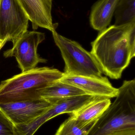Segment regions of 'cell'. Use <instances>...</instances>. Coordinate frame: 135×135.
<instances>
[{
	"mask_svg": "<svg viewBox=\"0 0 135 135\" xmlns=\"http://www.w3.org/2000/svg\"><path fill=\"white\" fill-rule=\"evenodd\" d=\"M91 45L102 72L112 79L120 78L135 56V21L101 31Z\"/></svg>",
	"mask_w": 135,
	"mask_h": 135,
	"instance_id": "6da1fadb",
	"label": "cell"
},
{
	"mask_svg": "<svg viewBox=\"0 0 135 135\" xmlns=\"http://www.w3.org/2000/svg\"><path fill=\"white\" fill-rule=\"evenodd\" d=\"M64 76L58 69L48 67L34 69L2 81L0 104L42 98L39 92L59 81Z\"/></svg>",
	"mask_w": 135,
	"mask_h": 135,
	"instance_id": "7a4b0ae2",
	"label": "cell"
},
{
	"mask_svg": "<svg viewBox=\"0 0 135 135\" xmlns=\"http://www.w3.org/2000/svg\"><path fill=\"white\" fill-rule=\"evenodd\" d=\"M115 100L86 135H108L135 128V80H125Z\"/></svg>",
	"mask_w": 135,
	"mask_h": 135,
	"instance_id": "3957f363",
	"label": "cell"
},
{
	"mask_svg": "<svg viewBox=\"0 0 135 135\" xmlns=\"http://www.w3.org/2000/svg\"><path fill=\"white\" fill-rule=\"evenodd\" d=\"M52 32L65 62L64 75L103 77L102 71L91 52L77 42L59 35L56 30Z\"/></svg>",
	"mask_w": 135,
	"mask_h": 135,
	"instance_id": "277c9868",
	"label": "cell"
},
{
	"mask_svg": "<svg viewBox=\"0 0 135 135\" xmlns=\"http://www.w3.org/2000/svg\"><path fill=\"white\" fill-rule=\"evenodd\" d=\"M29 19L17 0H0V40L13 45L28 31Z\"/></svg>",
	"mask_w": 135,
	"mask_h": 135,
	"instance_id": "5b68a950",
	"label": "cell"
},
{
	"mask_svg": "<svg viewBox=\"0 0 135 135\" xmlns=\"http://www.w3.org/2000/svg\"><path fill=\"white\" fill-rule=\"evenodd\" d=\"M45 38L44 33L27 31L11 49L4 51V57H15L21 72L34 69L39 63L46 62L47 60L40 57L37 53L38 46Z\"/></svg>",
	"mask_w": 135,
	"mask_h": 135,
	"instance_id": "8992f818",
	"label": "cell"
},
{
	"mask_svg": "<svg viewBox=\"0 0 135 135\" xmlns=\"http://www.w3.org/2000/svg\"><path fill=\"white\" fill-rule=\"evenodd\" d=\"M97 97L85 94L59 99L41 115L22 126V131L25 135H33L40 126L51 119L61 114L75 112Z\"/></svg>",
	"mask_w": 135,
	"mask_h": 135,
	"instance_id": "52a82bcc",
	"label": "cell"
},
{
	"mask_svg": "<svg viewBox=\"0 0 135 135\" xmlns=\"http://www.w3.org/2000/svg\"><path fill=\"white\" fill-rule=\"evenodd\" d=\"M52 105L41 98L0 104V110L16 126L30 123L44 113Z\"/></svg>",
	"mask_w": 135,
	"mask_h": 135,
	"instance_id": "ba28073f",
	"label": "cell"
},
{
	"mask_svg": "<svg viewBox=\"0 0 135 135\" xmlns=\"http://www.w3.org/2000/svg\"><path fill=\"white\" fill-rule=\"evenodd\" d=\"M60 81L82 90L87 94L95 97L111 98L116 97L119 90L112 85L106 77L66 75Z\"/></svg>",
	"mask_w": 135,
	"mask_h": 135,
	"instance_id": "9c48e42d",
	"label": "cell"
},
{
	"mask_svg": "<svg viewBox=\"0 0 135 135\" xmlns=\"http://www.w3.org/2000/svg\"><path fill=\"white\" fill-rule=\"evenodd\" d=\"M31 22L33 30L38 27L52 32L58 24L54 23L52 16V0H17Z\"/></svg>",
	"mask_w": 135,
	"mask_h": 135,
	"instance_id": "30bf717a",
	"label": "cell"
},
{
	"mask_svg": "<svg viewBox=\"0 0 135 135\" xmlns=\"http://www.w3.org/2000/svg\"><path fill=\"white\" fill-rule=\"evenodd\" d=\"M119 0H99L93 6L90 21L92 27L101 31L111 23Z\"/></svg>",
	"mask_w": 135,
	"mask_h": 135,
	"instance_id": "8fae6325",
	"label": "cell"
},
{
	"mask_svg": "<svg viewBox=\"0 0 135 135\" xmlns=\"http://www.w3.org/2000/svg\"><path fill=\"white\" fill-rule=\"evenodd\" d=\"M110 98L97 97L75 112L69 114L82 126L98 119L111 105Z\"/></svg>",
	"mask_w": 135,
	"mask_h": 135,
	"instance_id": "7c38bea8",
	"label": "cell"
},
{
	"mask_svg": "<svg viewBox=\"0 0 135 135\" xmlns=\"http://www.w3.org/2000/svg\"><path fill=\"white\" fill-rule=\"evenodd\" d=\"M39 94L42 98L52 104L61 98L87 94L79 88L59 80L41 90Z\"/></svg>",
	"mask_w": 135,
	"mask_h": 135,
	"instance_id": "4fadbf2b",
	"label": "cell"
},
{
	"mask_svg": "<svg viewBox=\"0 0 135 135\" xmlns=\"http://www.w3.org/2000/svg\"><path fill=\"white\" fill-rule=\"evenodd\" d=\"M114 13L116 26L135 21V0H119Z\"/></svg>",
	"mask_w": 135,
	"mask_h": 135,
	"instance_id": "5bb4252c",
	"label": "cell"
},
{
	"mask_svg": "<svg viewBox=\"0 0 135 135\" xmlns=\"http://www.w3.org/2000/svg\"><path fill=\"white\" fill-rule=\"evenodd\" d=\"M97 120L82 126L75 119L69 117L60 125L55 135H86Z\"/></svg>",
	"mask_w": 135,
	"mask_h": 135,
	"instance_id": "9a60e30c",
	"label": "cell"
},
{
	"mask_svg": "<svg viewBox=\"0 0 135 135\" xmlns=\"http://www.w3.org/2000/svg\"><path fill=\"white\" fill-rule=\"evenodd\" d=\"M0 135H19L15 125L0 110Z\"/></svg>",
	"mask_w": 135,
	"mask_h": 135,
	"instance_id": "2e32d148",
	"label": "cell"
},
{
	"mask_svg": "<svg viewBox=\"0 0 135 135\" xmlns=\"http://www.w3.org/2000/svg\"><path fill=\"white\" fill-rule=\"evenodd\" d=\"M108 135H135V128L120 130Z\"/></svg>",
	"mask_w": 135,
	"mask_h": 135,
	"instance_id": "e0dca14e",
	"label": "cell"
},
{
	"mask_svg": "<svg viewBox=\"0 0 135 135\" xmlns=\"http://www.w3.org/2000/svg\"><path fill=\"white\" fill-rule=\"evenodd\" d=\"M9 41L8 38L5 39L4 40H0V50H1L2 48L6 44V43L7 42Z\"/></svg>",
	"mask_w": 135,
	"mask_h": 135,
	"instance_id": "ac0fdd59",
	"label": "cell"
}]
</instances>
